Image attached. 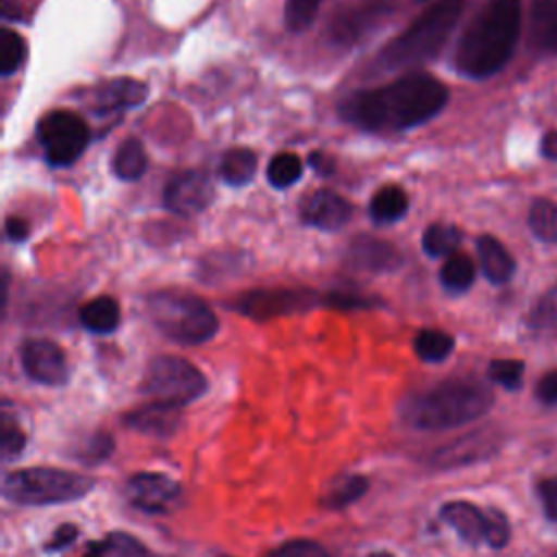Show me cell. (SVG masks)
Returning a JSON list of instances; mask_svg holds the SVG:
<instances>
[{"label": "cell", "mask_w": 557, "mask_h": 557, "mask_svg": "<svg viewBox=\"0 0 557 557\" xmlns=\"http://www.w3.org/2000/svg\"><path fill=\"white\" fill-rule=\"evenodd\" d=\"M448 100V89L429 74H407L387 85L363 89L339 104L350 124L372 131H407L435 117Z\"/></svg>", "instance_id": "obj_1"}, {"label": "cell", "mask_w": 557, "mask_h": 557, "mask_svg": "<svg viewBox=\"0 0 557 557\" xmlns=\"http://www.w3.org/2000/svg\"><path fill=\"white\" fill-rule=\"evenodd\" d=\"M529 324L533 329H553L557 326V285L546 289L529 313Z\"/></svg>", "instance_id": "obj_33"}, {"label": "cell", "mask_w": 557, "mask_h": 557, "mask_svg": "<svg viewBox=\"0 0 557 557\" xmlns=\"http://www.w3.org/2000/svg\"><path fill=\"white\" fill-rule=\"evenodd\" d=\"M270 557H331L324 546L311 540H292L278 546Z\"/></svg>", "instance_id": "obj_38"}, {"label": "cell", "mask_w": 557, "mask_h": 557, "mask_svg": "<svg viewBox=\"0 0 557 557\" xmlns=\"http://www.w3.org/2000/svg\"><path fill=\"white\" fill-rule=\"evenodd\" d=\"M311 165H313L320 174L333 172V161H331V157H326L324 152H313V154H311Z\"/></svg>", "instance_id": "obj_46"}, {"label": "cell", "mask_w": 557, "mask_h": 557, "mask_svg": "<svg viewBox=\"0 0 557 557\" xmlns=\"http://www.w3.org/2000/svg\"><path fill=\"white\" fill-rule=\"evenodd\" d=\"M315 294L311 289H255L237 298L233 305L239 313L252 320H270L287 313H298L313 307Z\"/></svg>", "instance_id": "obj_10"}, {"label": "cell", "mask_w": 557, "mask_h": 557, "mask_svg": "<svg viewBox=\"0 0 557 557\" xmlns=\"http://www.w3.org/2000/svg\"><path fill=\"white\" fill-rule=\"evenodd\" d=\"M350 202L331 189H318L300 202L302 222L322 231L342 228L350 220Z\"/></svg>", "instance_id": "obj_15"}, {"label": "cell", "mask_w": 557, "mask_h": 557, "mask_svg": "<svg viewBox=\"0 0 557 557\" xmlns=\"http://www.w3.org/2000/svg\"><path fill=\"white\" fill-rule=\"evenodd\" d=\"M346 259L352 268L368 270V272H389L398 268L403 261L398 250L392 244L376 237H368V235H359L352 239V244L348 246Z\"/></svg>", "instance_id": "obj_17"}, {"label": "cell", "mask_w": 557, "mask_h": 557, "mask_svg": "<svg viewBox=\"0 0 557 557\" xmlns=\"http://www.w3.org/2000/svg\"><path fill=\"white\" fill-rule=\"evenodd\" d=\"M24 444H26V435H24L22 426L17 424V420H13L4 411L2 420H0V450H2V459L9 461V459L17 457L22 453Z\"/></svg>", "instance_id": "obj_32"}, {"label": "cell", "mask_w": 557, "mask_h": 557, "mask_svg": "<svg viewBox=\"0 0 557 557\" xmlns=\"http://www.w3.org/2000/svg\"><path fill=\"white\" fill-rule=\"evenodd\" d=\"M492 450H496V435L490 431H476L435 450V455L431 457V463L437 468L463 466V463L479 461L485 455H492Z\"/></svg>", "instance_id": "obj_18"}, {"label": "cell", "mask_w": 557, "mask_h": 557, "mask_svg": "<svg viewBox=\"0 0 557 557\" xmlns=\"http://www.w3.org/2000/svg\"><path fill=\"white\" fill-rule=\"evenodd\" d=\"M535 396L544 405H557V370L546 372L537 385H535Z\"/></svg>", "instance_id": "obj_40"}, {"label": "cell", "mask_w": 557, "mask_h": 557, "mask_svg": "<svg viewBox=\"0 0 557 557\" xmlns=\"http://www.w3.org/2000/svg\"><path fill=\"white\" fill-rule=\"evenodd\" d=\"M440 518L468 544L503 548L509 542V522L498 509H481L474 503L450 500L440 509Z\"/></svg>", "instance_id": "obj_8"}, {"label": "cell", "mask_w": 557, "mask_h": 557, "mask_svg": "<svg viewBox=\"0 0 557 557\" xmlns=\"http://www.w3.org/2000/svg\"><path fill=\"white\" fill-rule=\"evenodd\" d=\"M91 490V476L59 468H22L9 472L2 481L4 498L26 507L72 503L87 496Z\"/></svg>", "instance_id": "obj_6"}, {"label": "cell", "mask_w": 557, "mask_h": 557, "mask_svg": "<svg viewBox=\"0 0 557 557\" xmlns=\"http://www.w3.org/2000/svg\"><path fill=\"white\" fill-rule=\"evenodd\" d=\"M113 450V440L109 433H94L89 435L83 446L76 450V457L83 463H98L102 459H107Z\"/></svg>", "instance_id": "obj_36"}, {"label": "cell", "mask_w": 557, "mask_h": 557, "mask_svg": "<svg viewBox=\"0 0 557 557\" xmlns=\"http://www.w3.org/2000/svg\"><path fill=\"white\" fill-rule=\"evenodd\" d=\"M146 311L157 331L178 344H202L218 331V318L205 300L181 289L150 294L146 298Z\"/></svg>", "instance_id": "obj_5"}, {"label": "cell", "mask_w": 557, "mask_h": 557, "mask_svg": "<svg viewBox=\"0 0 557 557\" xmlns=\"http://www.w3.org/2000/svg\"><path fill=\"white\" fill-rule=\"evenodd\" d=\"M374 300H370L368 296H352L348 292H333L329 296V305L333 307H342V309H352V307H370Z\"/></svg>", "instance_id": "obj_42"}, {"label": "cell", "mask_w": 557, "mask_h": 557, "mask_svg": "<svg viewBox=\"0 0 557 557\" xmlns=\"http://www.w3.org/2000/svg\"><path fill=\"white\" fill-rule=\"evenodd\" d=\"M146 170V150L139 139H124L113 157V172L124 181H135Z\"/></svg>", "instance_id": "obj_22"}, {"label": "cell", "mask_w": 557, "mask_h": 557, "mask_svg": "<svg viewBox=\"0 0 557 557\" xmlns=\"http://www.w3.org/2000/svg\"><path fill=\"white\" fill-rule=\"evenodd\" d=\"M207 392L205 374L187 359L161 355L150 359L144 379L141 394L152 403L183 407Z\"/></svg>", "instance_id": "obj_7"}, {"label": "cell", "mask_w": 557, "mask_h": 557, "mask_svg": "<svg viewBox=\"0 0 557 557\" xmlns=\"http://www.w3.org/2000/svg\"><path fill=\"white\" fill-rule=\"evenodd\" d=\"M537 496L542 500L544 513L557 522V479H544L537 483Z\"/></svg>", "instance_id": "obj_39"}, {"label": "cell", "mask_w": 557, "mask_h": 557, "mask_svg": "<svg viewBox=\"0 0 557 557\" xmlns=\"http://www.w3.org/2000/svg\"><path fill=\"white\" fill-rule=\"evenodd\" d=\"M542 154L548 159H557V131H550L542 139Z\"/></svg>", "instance_id": "obj_44"}, {"label": "cell", "mask_w": 557, "mask_h": 557, "mask_svg": "<svg viewBox=\"0 0 557 557\" xmlns=\"http://www.w3.org/2000/svg\"><path fill=\"white\" fill-rule=\"evenodd\" d=\"M520 17V0H487L457 41V72L470 78L496 74L516 48Z\"/></svg>", "instance_id": "obj_2"}, {"label": "cell", "mask_w": 557, "mask_h": 557, "mask_svg": "<svg viewBox=\"0 0 557 557\" xmlns=\"http://www.w3.org/2000/svg\"><path fill=\"white\" fill-rule=\"evenodd\" d=\"M366 492H368V479L366 476L346 474L329 487V492L322 498V505L331 507V509H342V507H348L350 503L359 500Z\"/></svg>", "instance_id": "obj_25"}, {"label": "cell", "mask_w": 557, "mask_h": 557, "mask_svg": "<svg viewBox=\"0 0 557 557\" xmlns=\"http://www.w3.org/2000/svg\"><path fill=\"white\" fill-rule=\"evenodd\" d=\"M453 346H455V339L448 333L435 331V329H424L413 339L416 355L429 363L444 361L453 352Z\"/></svg>", "instance_id": "obj_24"}, {"label": "cell", "mask_w": 557, "mask_h": 557, "mask_svg": "<svg viewBox=\"0 0 557 557\" xmlns=\"http://www.w3.org/2000/svg\"><path fill=\"white\" fill-rule=\"evenodd\" d=\"M435 2H440V0H435Z\"/></svg>", "instance_id": "obj_49"}, {"label": "cell", "mask_w": 557, "mask_h": 557, "mask_svg": "<svg viewBox=\"0 0 557 557\" xmlns=\"http://www.w3.org/2000/svg\"><path fill=\"white\" fill-rule=\"evenodd\" d=\"M148 85L135 78H113L107 83H100L96 89L87 94V107L96 115H107L120 109L137 107L146 100Z\"/></svg>", "instance_id": "obj_14"}, {"label": "cell", "mask_w": 557, "mask_h": 557, "mask_svg": "<svg viewBox=\"0 0 557 557\" xmlns=\"http://www.w3.org/2000/svg\"><path fill=\"white\" fill-rule=\"evenodd\" d=\"M492 403L494 396L485 383L461 376L407 396L400 405V418L411 429L444 431L481 418Z\"/></svg>", "instance_id": "obj_3"}, {"label": "cell", "mask_w": 557, "mask_h": 557, "mask_svg": "<svg viewBox=\"0 0 557 557\" xmlns=\"http://www.w3.org/2000/svg\"><path fill=\"white\" fill-rule=\"evenodd\" d=\"M102 548L109 557H170V555L152 553L137 537H133L128 533H122V531L109 533L107 540L102 542Z\"/></svg>", "instance_id": "obj_31"}, {"label": "cell", "mask_w": 557, "mask_h": 557, "mask_svg": "<svg viewBox=\"0 0 557 557\" xmlns=\"http://www.w3.org/2000/svg\"><path fill=\"white\" fill-rule=\"evenodd\" d=\"M302 174V161L292 152H281L268 163V181L274 187H289Z\"/></svg>", "instance_id": "obj_30"}, {"label": "cell", "mask_w": 557, "mask_h": 557, "mask_svg": "<svg viewBox=\"0 0 557 557\" xmlns=\"http://www.w3.org/2000/svg\"><path fill=\"white\" fill-rule=\"evenodd\" d=\"M26 61V44L13 28L0 30V74L7 78Z\"/></svg>", "instance_id": "obj_28"}, {"label": "cell", "mask_w": 557, "mask_h": 557, "mask_svg": "<svg viewBox=\"0 0 557 557\" xmlns=\"http://www.w3.org/2000/svg\"><path fill=\"white\" fill-rule=\"evenodd\" d=\"M366 557H394V555L387 553V550H376V553H370V555H366Z\"/></svg>", "instance_id": "obj_48"}, {"label": "cell", "mask_w": 557, "mask_h": 557, "mask_svg": "<svg viewBox=\"0 0 557 557\" xmlns=\"http://www.w3.org/2000/svg\"><path fill=\"white\" fill-rule=\"evenodd\" d=\"M407 207H409V200L405 189L398 185H385L370 200V218L376 224L396 222L407 213Z\"/></svg>", "instance_id": "obj_21"}, {"label": "cell", "mask_w": 557, "mask_h": 557, "mask_svg": "<svg viewBox=\"0 0 557 557\" xmlns=\"http://www.w3.org/2000/svg\"><path fill=\"white\" fill-rule=\"evenodd\" d=\"M124 424L133 431L152 437H170L181 426V407L163 405V403H148L137 407L124 416Z\"/></svg>", "instance_id": "obj_16"}, {"label": "cell", "mask_w": 557, "mask_h": 557, "mask_svg": "<svg viewBox=\"0 0 557 557\" xmlns=\"http://www.w3.org/2000/svg\"><path fill=\"white\" fill-rule=\"evenodd\" d=\"M476 252H479L481 270L492 283H505L511 278L516 263H513L511 255L507 252V248L498 239H494L492 235L479 237Z\"/></svg>", "instance_id": "obj_19"}, {"label": "cell", "mask_w": 557, "mask_h": 557, "mask_svg": "<svg viewBox=\"0 0 557 557\" xmlns=\"http://www.w3.org/2000/svg\"><path fill=\"white\" fill-rule=\"evenodd\" d=\"M222 178L231 185L248 183L257 172V154L248 148H233L222 157Z\"/></svg>", "instance_id": "obj_23"}, {"label": "cell", "mask_w": 557, "mask_h": 557, "mask_svg": "<svg viewBox=\"0 0 557 557\" xmlns=\"http://www.w3.org/2000/svg\"><path fill=\"white\" fill-rule=\"evenodd\" d=\"M83 557H104V548H102V544H91V546H89V550H87Z\"/></svg>", "instance_id": "obj_47"}, {"label": "cell", "mask_w": 557, "mask_h": 557, "mask_svg": "<svg viewBox=\"0 0 557 557\" xmlns=\"http://www.w3.org/2000/svg\"><path fill=\"white\" fill-rule=\"evenodd\" d=\"M213 198L211 176L202 170H187L174 176L163 194V205L176 215H194Z\"/></svg>", "instance_id": "obj_11"}, {"label": "cell", "mask_w": 557, "mask_h": 557, "mask_svg": "<svg viewBox=\"0 0 557 557\" xmlns=\"http://www.w3.org/2000/svg\"><path fill=\"white\" fill-rule=\"evenodd\" d=\"M78 318L94 333H111L120 324V305L111 296H98L81 307Z\"/></svg>", "instance_id": "obj_20"}, {"label": "cell", "mask_w": 557, "mask_h": 557, "mask_svg": "<svg viewBox=\"0 0 557 557\" xmlns=\"http://www.w3.org/2000/svg\"><path fill=\"white\" fill-rule=\"evenodd\" d=\"M37 137L50 165H70L87 148L89 128L72 111H50L37 122Z\"/></svg>", "instance_id": "obj_9"}, {"label": "cell", "mask_w": 557, "mask_h": 557, "mask_svg": "<svg viewBox=\"0 0 557 557\" xmlns=\"http://www.w3.org/2000/svg\"><path fill=\"white\" fill-rule=\"evenodd\" d=\"M461 233L453 224H431L422 235V248L429 257H444L453 255V250L459 246Z\"/></svg>", "instance_id": "obj_27"}, {"label": "cell", "mask_w": 557, "mask_h": 557, "mask_svg": "<svg viewBox=\"0 0 557 557\" xmlns=\"http://www.w3.org/2000/svg\"><path fill=\"white\" fill-rule=\"evenodd\" d=\"M4 233L11 242H24L28 237V222L22 218H9L4 222Z\"/></svg>", "instance_id": "obj_43"}, {"label": "cell", "mask_w": 557, "mask_h": 557, "mask_svg": "<svg viewBox=\"0 0 557 557\" xmlns=\"http://www.w3.org/2000/svg\"><path fill=\"white\" fill-rule=\"evenodd\" d=\"M533 41L540 50L557 54V13L533 17Z\"/></svg>", "instance_id": "obj_37"}, {"label": "cell", "mask_w": 557, "mask_h": 557, "mask_svg": "<svg viewBox=\"0 0 557 557\" xmlns=\"http://www.w3.org/2000/svg\"><path fill=\"white\" fill-rule=\"evenodd\" d=\"M76 535H78V529L74 527V524H61L54 533H52V537H50V542L46 544V550H61V548H65V546H70L74 540H76Z\"/></svg>", "instance_id": "obj_41"}, {"label": "cell", "mask_w": 557, "mask_h": 557, "mask_svg": "<svg viewBox=\"0 0 557 557\" xmlns=\"http://www.w3.org/2000/svg\"><path fill=\"white\" fill-rule=\"evenodd\" d=\"M461 9V0H440L429 7L405 33L383 48L379 54V65L383 70H405L440 54L455 24L459 22Z\"/></svg>", "instance_id": "obj_4"}, {"label": "cell", "mask_w": 557, "mask_h": 557, "mask_svg": "<svg viewBox=\"0 0 557 557\" xmlns=\"http://www.w3.org/2000/svg\"><path fill=\"white\" fill-rule=\"evenodd\" d=\"M440 281L450 292H463L474 281V263L468 255L455 252L446 259V263L440 270Z\"/></svg>", "instance_id": "obj_26"}, {"label": "cell", "mask_w": 557, "mask_h": 557, "mask_svg": "<svg viewBox=\"0 0 557 557\" xmlns=\"http://www.w3.org/2000/svg\"><path fill=\"white\" fill-rule=\"evenodd\" d=\"M178 485L159 472H139L131 476L124 485V494L141 511L148 513H163L168 511L178 498Z\"/></svg>", "instance_id": "obj_13"}, {"label": "cell", "mask_w": 557, "mask_h": 557, "mask_svg": "<svg viewBox=\"0 0 557 557\" xmlns=\"http://www.w3.org/2000/svg\"><path fill=\"white\" fill-rule=\"evenodd\" d=\"M557 13V0H533V17Z\"/></svg>", "instance_id": "obj_45"}, {"label": "cell", "mask_w": 557, "mask_h": 557, "mask_svg": "<svg viewBox=\"0 0 557 557\" xmlns=\"http://www.w3.org/2000/svg\"><path fill=\"white\" fill-rule=\"evenodd\" d=\"M522 374H524V366L518 359H494L487 368V376L507 389L520 387Z\"/></svg>", "instance_id": "obj_34"}, {"label": "cell", "mask_w": 557, "mask_h": 557, "mask_svg": "<svg viewBox=\"0 0 557 557\" xmlns=\"http://www.w3.org/2000/svg\"><path fill=\"white\" fill-rule=\"evenodd\" d=\"M529 226L542 242H557V205L550 200H535L529 211Z\"/></svg>", "instance_id": "obj_29"}, {"label": "cell", "mask_w": 557, "mask_h": 557, "mask_svg": "<svg viewBox=\"0 0 557 557\" xmlns=\"http://www.w3.org/2000/svg\"><path fill=\"white\" fill-rule=\"evenodd\" d=\"M22 368L35 383L63 385L67 381V361L52 339H26L20 350Z\"/></svg>", "instance_id": "obj_12"}, {"label": "cell", "mask_w": 557, "mask_h": 557, "mask_svg": "<svg viewBox=\"0 0 557 557\" xmlns=\"http://www.w3.org/2000/svg\"><path fill=\"white\" fill-rule=\"evenodd\" d=\"M322 0H287L285 4V24L289 30H305L320 7Z\"/></svg>", "instance_id": "obj_35"}]
</instances>
